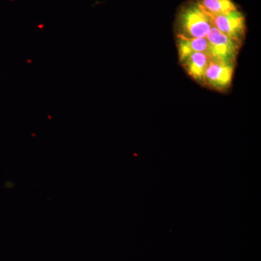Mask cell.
Masks as SVG:
<instances>
[{
  "label": "cell",
  "mask_w": 261,
  "mask_h": 261,
  "mask_svg": "<svg viewBox=\"0 0 261 261\" xmlns=\"http://www.w3.org/2000/svg\"><path fill=\"white\" fill-rule=\"evenodd\" d=\"M198 4L209 16L224 14L237 10L231 0H200Z\"/></svg>",
  "instance_id": "cell-7"
},
{
  "label": "cell",
  "mask_w": 261,
  "mask_h": 261,
  "mask_svg": "<svg viewBox=\"0 0 261 261\" xmlns=\"http://www.w3.org/2000/svg\"><path fill=\"white\" fill-rule=\"evenodd\" d=\"M209 48L210 44L206 37L187 38L178 35V50L182 61L194 53H205L209 55Z\"/></svg>",
  "instance_id": "cell-5"
},
{
  "label": "cell",
  "mask_w": 261,
  "mask_h": 261,
  "mask_svg": "<svg viewBox=\"0 0 261 261\" xmlns=\"http://www.w3.org/2000/svg\"><path fill=\"white\" fill-rule=\"evenodd\" d=\"M180 24L182 30L180 35L187 38L206 37L214 27L210 17L198 3L189 5L183 10L180 15Z\"/></svg>",
  "instance_id": "cell-1"
},
{
  "label": "cell",
  "mask_w": 261,
  "mask_h": 261,
  "mask_svg": "<svg viewBox=\"0 0 261 261\" xmlns=\"http://www.w3.org/2000/svg\"><path fill=\"white\" fill-rule=\"evenodd\" d=\"M211 60L212 58L207 53H194L183 61L190 75L196 80L204 81L206 69Z\"/></svg>",
  "instance_id": "cell-6"
},
{
  "label": "cell",
  "mask_w": 261,
  "mask_h": 261,
  "mask_svg": "<svg viewBox=\"0 0 261 261\" xmlns=\"http://www.w3.org/2000/svg\"><path fill=\"white\" fill-rule=\"evenodd\" d=\"M209 17L213 27L234 40L238 42L243 35L245 29V18L238 10Z\"/></svg>",
  "instance_id": "cell-3"
},
{
  "label": "cell",
  "mask_w": 261,
  "mask_h": 261,
  "mask_svg": "<svg viewBox=\"0 0 261 261\" xmlns=\"http://www.w3.org/2000/svg\"><path fill=\"white\" fill-rule=\"evenodd\" d=\"M206 38L210 44L209 55L212 60L231 65L238 49V41L228 37L215 27H212Z\"/></svg>",
  "instance_id": "cell-2"
},
{
  "label": "cell",
  "mask_w": 261,
  "mask_h": 261,
  "mask_svg": "<svg viewBox=\"0 0 261 261\" xmlns=\"http://www.w3.org/2000/svg\"><path fill=\"white\" fill-rule=\"evenodd\" d=\"M233 67L224 62L211 60L206 69L204 81L213 87H224L231 82Z\"/></svg>",
  "instance_id": "cell-4"
}]
</instances>
